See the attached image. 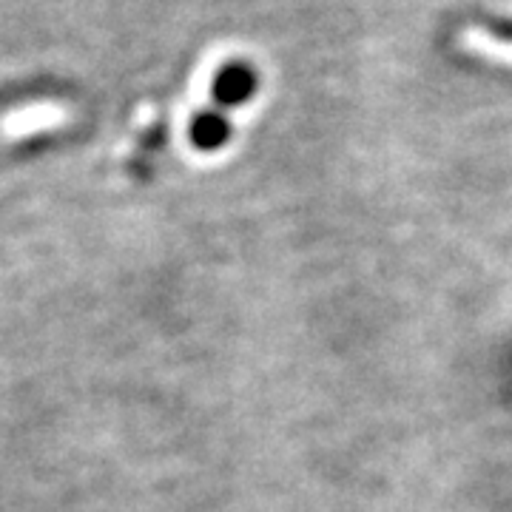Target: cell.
Here are the masks:
<instances>
[{
  "label": "cell",
  "mask_w": 512,
  "mask_h": 512,
  "mask_svg": "<svg viewBox=\"0 0 512 512\" xmlns=\"http://www.w3.org/2000/svg\"><path fill=\"white\" fill-rule=\"evenodd\" d=\"M188 137L191 143L200 148V151H220L231 143L234 137V126H231V117L222 109H205L200 114H194L191 128H188Z\"/></svg>",
  "instance_id": "cell-2"
},
{
  "label": "cell",
  "mask_w": 512,
  "mask_h": 512,
  "mask_svg": "<svg viewBox=\"0 0 512 512\" xmlns=\"http://www.w3.org/2000/svg\"><path fill=\"white\" fill-rule=\"evenodd\" d=\"M259 83H262V77L256 72L254 63L231 60V63H225L220 72L214 74L211 97H214L217 109L222 111L242 109L259 94Z\"/></svg>",
  "instance_id": "cell-1"
},
{
  "label": "cell",
  "mask_w": 512,
  "mask_h": 512,
  "mask_svg": "<svg viewBox=\"0 0 512 512\" xmlns=\"http://www.w3.org/2000/svg\"><path fill=\"white\" fill-rule=\"evenodd\" d=\"M481 26L501 43H512V15H484Z\"/></svg>",
  "instance_id": "cell-3"
}]
</instances>
